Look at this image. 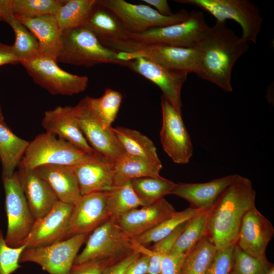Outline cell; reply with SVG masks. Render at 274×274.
Masks as SVG:
<instances>
[{"mask_svg": "<svg viewBox=\"0 0 274 274\" xmlns=\"http://www.w3.org/2000/svg\"><path fill=\"white\" fill-rule=\"evenodd\" d=\"M124 66L143 76L156 84L164 96L181 112V89L188 74L168 69L143 57H136L126 60Z\"/></svg>", "mask_w": 274, "mask_h": 274, "instance_id": "9a60e30c", "label": "cell"}, {"mask_svg": "<svg viewBox=\"0 0 274 274\" xmlns=\"http://www.w3.org/2000/svg\"><path fill=\"white\" fill-rule=\"evenodd\" d=\"M177 211L164 198L152 204L133 209L116 219L130 237H136L154 228Z\"/></svg>", "mask_w": 274, "mask_h": 274, "instance_id": "ffe728a7", "label": "cell"}, {"mask_svg": "<svg viewBox=\"0 0 274 274\" xmlns=\"http://www.w3.org/2000/svg\"><path fill=\"white\" fill-rule=\"evenodd\" d=\"M73 207V204L58 200L45 216L35 220L29 233L20 246L33 248L61 241Z\"/></svg>", "mask_w": 274, "mask_h": 274, "instance_id": "2e32d148", "label": "cell"}, {"mask_svg": "<svg viewBox=\"0 0 274 274\" xmlns=\"http://www.w3.org/2000/svg\"><path fill=\"white\" fill-rule=\"evenodd\" d=\"M266 274H274V266L273 264L269 269Z\"/></svg>", "mask_w": 274, "mask_h": 274, "instance_id": "7dc6e473", "label": "cell"}, {"mask_svg": "<svg viewBox=\"0 0 274 274\" xmlns=\"http://www.w3.org/2000/svg\"><path fill=\"white\" fill-rule=\"evenodd\" d=\"M85 25L100 42L127 40V32L116 16L97 2Z\"/></svg>", "mask_w": 274, "mask_h": 274, "instance_id": "484cf974", "label": "cell"}, {"mask_svg": "<svg viewBox=\"0 0 274 274\" xmlns=\"http://www.w3.org/2000/svg\"><path fill=\"white\" fill-rule=\"evenodd\" d=\"M149 6H151L156 8V10L160 14L168 16L173 13L168 3L166 0H142Z\"/></svg>", "mask_w": 274, "mask_h": 274, "instance_id": "bcb514c9", "label": "cell"}, {"mask_svg": "<svg viewBox=\"0 0 274 274\" xmlns=\"http://www.w3.org/2000/svg\"><path fill=\"white\" fill-rule=\"evenodd\" d=\"M107 204L110 217L115 219L133 209L145 206L133 189L130 181L115 186L108 191Z\"/></svg>", "mask_w": 274, "mask_h": 274, "instance_id": "d6a6232c", "label": "cell"}, {"mask_svg": "<svg viewBox=\"0 0 274 274\" xmlns=\"http://www.w3.org/2000/svg\"><path fill=\"white\" fill-rule=\"evenodd\" d=\"M185 253H169L162 261L161 274H180Z\"/></svg>", "mask_w": 274, "mask_h": 274, "instance_id": "b9f144b4", "label": "cell"}, {"mask_svg": "<svg viewBox=\"0 0 274 274\" xmlns=\"http://www.w3.org/2000/svg\"><path fill=\"white\" fill-rule=\"evenodd\" d=\"M0 120H4L1 105H0Z\"/></svg>", "mask_w": 274, "mask_h": 274, "instance_id": "c3c4849f", "label": "cell"}, {"mask_svg": "<svg viewBox=\"0 0 274 274\" xmlns=\"http://www.w3.org/2000/svg\"><path fill=\"white\" fill-rule=\"evenodd\" d=\"M29 144L16 135L4 120H0V160L2 179L12 177Z\"/></svg>", "mask_w": 274, "mask_h": 274, "instance_id": "d4e9b609", "label": "cell"}, {"mask_svg": "<svg viewBox=\"0 0 274 274\" xmlns=\"http://www.w3.org/2000/svg\"><path fill=\"white\" fill-rule=\"evenodd\" d=\"M141 255V253L135 251L123 259L105 267L101 274H125L130 265Z\"/></svg>", "mask_w": 274, "mask_h": 274, "instance_id": "7bdbcfd3", "label": "cell"}, {"mask_svg": "<svg viewBox=\"0 0 274 274\" xmlns=\"http://www.w3.org/2000/svg\"><path fill=\"white\" fill-rule=\"evenodd\" d=\"M56 61L85 67L102 63L124 66L126 62L119 58L117 52L104 45L85 25L62 32Z\"/></svg>", "mask_w": 274, "mask_h": 274, "instance_id": "277c9868", "label": "cell"}, {"mask_svg": "<svg viewBox=\"0 0 274 274\" xmlns=\"http://www.w3.org/2000/svg\"><path fill=\"white\" fill-rule=\"evenodd\" d=\"M104 268L101 264L95 262L74 264L70 274H101Z\"/></svg>", "mask_w": 274, "mask_h": 274, "instance_id": "ee69618b", "label": "cell"}, {"mask_svg": "<svg viewBox=\"0 0 274 274\" xmlns=\"http://www.w3.org/2000/svg\"><path fill=\"white\" fill-rule=\"evenodd\" d=\"M236 243L217 250L205 274H230L233 250Z\"/></svg>", "mask_w": 274, "mask_h": 274, "instance_id": "60d3db41", "label": "cell"}, {"mask_svg": "<svg viewBox=\"0 0 274 274\" xmlns=\"http://www.w3.org/2000/svg\"><path fill=\"white\" fill-rule=\"evenodd\" d=\"M101 6L112 12L127 32L139 33L148 29L180 23L186 20L190 12L182 9L166 16L149 5L133 4L124 0H97Z\"/></svg>", "mask_w": 274, "mask_h": 274, "instance_id": "ba28073f", "label": "cell"}, {"mask_svg": "<svg viewBox=\"0 0 274 274\" xmlns=\"http://www.w3.org/2000/svg\"><path fill=\"white\" fill-rule=\"evenodd\" d=\"M21 63L35 83L56 95H73L84 91L87 87L89 78L62 70L53 57L38 54Z\"/></svg>", "mask_w": 274, "mask_h": 274, "instance_id": "52a82bcc", "label": "cell"}, {"mask_svg": "<svg viewBox=\"0 0 274 274\" xmlns=\"http://www.w3.org/2000/svg\"><path fill=\"white\" fill-rule=\"evenodd\" d=\"M272 265L266 257L252 256L241 249L236 243L233 250L230 274H266Z\"/></svg>", "mask_w": 274, "mask_h": 274, "instance_id": "74e56055", "label": "cell"}, {"mask_svg": "<svg viewBox=\"0 0 274 274\" xmlns=\"http://www.w3.org/2000/svg\"><path fill=\"white\" fill-rule=\"evenodd\" d=\"M35 36L39 44V54L56 60L62 31L53 15L35 18L15 17Z\"/></svg>", "mask_w": 274, "mask_h": 274, "instance_id": "cb8c5ba5", "label": "cell"}, {"mask_svg": "<svg viewBox=\"0 0 274 274\" xmlns=\"http://www.w3.org/2000/svg\"><path fill=\"white\" fill-rule=\"evenodd\" d=\"M64 0H0V8L14 17L35 18L53 15Z\"/></svg>", "mask_w": 274, "mask_h": 274, "instance_id": "4dcf8cb0", "label": "cell"}, {"mask_svg": "<svg viewBox=\"0 0 274 274\" xmlns=\"http://www.w3.org/2000/svg\"><path fill=\"white\" fill-rule=\"evenodd\" d=\"M114 162L98 153L89 160L70 166L81 195L109 191L114 187Z\"/></svg>", "mask_w": 274, "mask_h": 274, "instance_id": "d6986e66", "label": "cell"}, {"mask_svg": "<svg viewBox=\"0 0 274 274\" xmlns=\"http://www.w3.org/2000/svg\"><path fill=\"white\" fill-rule=\"evenodd\" d=\"M0 21L7 23L14 31L15 40L12 46L20 63L39 54V44L35 36L9 12L1 8Z\"/></svg>", "mask_w": 274, "mask_h": 274, "instance_id": "f1b7e54d", "label": "cell"}, {"mask_svg": "<svg viewBox=\"0 0 274 274\" xmlns=\"http://www.w3.org/2000/svg\"><path fill=\"white\" fill-rule=\"evenodd\" d=\"M88 235L78 234L47 246L25 248L20 263H36L49 274H70L78 253Z\"/></svg>", "mask_w": 274, "mask_h": 274, "instance_id": "30bf717a", "label": "cell"}, {"mask_svg": "<svg viewBox=\"0 0 274 274\" xmlns=\"http://www.w3.org/2000/svg\"><path fill=\"white\" fill-rule=\"evenodd\" d=\"M33 170L47 182L58 200L74 204L81 197L76 177L70 166L44 165Z\"/></svg>", "mask_w": 274, "mask_h": 274, "instance_id": "603a6c76", "label": "cell"}, {"mask_svg": "<svg viewBox=\"0 0 274 274\" xmlns=\"http://www.w3.org/2000/svg\"><path fill=\"white\" fill-rule=\"evenodd\" d=\"M16 63H20V61L12 46L0 43V66Z\"/></svg>", "mask_w": 274, "mask_h": 274, "instance_id": "f6af8a7d", "label": "cell"}, {"mask_svg": "<svg viewBox=\"0 0 274 274\" xmlns=\"http://www.w3.org/2000/svg\"><path fill=\"white\" fill-rule=\"evenodd\" d=\"M130 183L136 194L145 206L152 204L170 194L176 184L161 176L134 179Z\"/></svg>", "mask_w": 274, "mask_h": 274, "instance_id": "836d02e7", "label": "cell"}, {"mask_svg": "<svg viewBox=\"0 0 274 274\" xmlns=\"http://www.w3.org/2000/svg\"><path fill=\"white\" fill-rule=\"evenodd\" d=\"M256 192L247 178L235 174L208 210L206 236L217 250L236 242L243 219L255 207Z\"/></svg>", "mask_w": 274, "mask_h": 274, "instance_id": "7a4b0ae2", "label": "cell"}, {"mask_svg": "<svg viewBox=\"0 0 274 274\" xmlns=\"http://www.w3.org/2000/svg\"><path fill=\"white\" fill-rule=\"evenodd\" d=\"M161 107L162 124L160 135L163 150L175 163L186 164L192 156L193 147L181 112L163 95Z\"/></svg>", "mask_w": 274, "mask_h": 274, "instance_id": "4fadbf2b", "label": "cell"}, {"mask_svg": "<svg viewBox=\"0 0 274 274\" xmlns=\"http://www.w3.org/2000/svg\"><path fill=\"white\" fill-rule=\"evenodd\" d=\"M108 191L82 195L74 204L62 239L73 236L89 234L109 217Z\"/></svg>", "mask_w": 274, "mask_h": 274, "instance_id": "5bb4252c", "label": "cell"}, {"mask_svg": "<svg viewBox=\"0 0 274 274\" xmlns=\"http://www.w3.org/2000/svg\"><path fill=\"white\" fill-rule=\"evenodd\" d=\"M210 26L202 12H190L185 21L165 26L151 28L142 33L127 32V40L143 44H158L195 48Z\"/></svg>", "mask_w": 274, "mask_h": 274, "instance_id": "8992f818", "label": "cell"}, {"mask_svg": "<svg viewBox=\"0 0 274 274\" xmlns=\"http://www.w3.org/2000/svg\"><path fill=\"white\" fill-rule=\"evenodd\" d=\"M73 108L84 137L95 152L114 162L125 154L112 127L106 128L102 125L90 107L86 96Z\"/></svg>", "mask_w": 274, "mask_h": 274, "instance_id": "7c38bea8", "label": "cell"}, {"mask_svg": "<svg viewBox=\"0 0 274 274\" xmlns=\"http://www.w3.org/2000/svg\"><path fill=\"white\" fill-rule=\"evenodd\" d=\"M86 97L90 107L102 125L106 128L111 127L122 102V94L108 88L99 97Z\"/></svg>", "mask_w": 274, "mask_h": 274, "instance_id": "8d00e7d4", "label": "cell"}, {"mask_svg": "<svg viewBox=\"0 0 274 274\" xmlns=\"http://www.w3.org/2000/svg\"><path fill=\"white\" fill-rule=\"evenodd\" d=\"M217 249L204 236L185 253L180 274H205Z\"/></svg>", "mask_w": 274, "mask_h": 274, "instance_id": "1f68e13d", "label": "cell"}, {"mask_svg": "<svg viewBox=\"0 0 274 274\" xmlns=\"http://www.w3.org/2000/svg\"><path fill=\"white\" fill-rule=\"evenodd\" d=\"M201 210H203L189 207L183 211H177L169 218L134 239L139 244L144 247L151 243H155L169 235L180 225L188 221Z\"/></svg>", "mask_w": 274, "mask_h": 274, "instance_id": "d590c367", "label": "cell"}, {"mask_svg": "<svg viewBox=\"0 0 274 274\" xmlns=\"http://www.w3.org/2000/svg\"><path fill=\"white\" fill-rule=\"evenodd\" d=\"M273 235L271 223L255 207L244 216L236 243L249 255L264 257L266 247Z\"/></svg>", "mask_w": 274, "mask_h": 274, "instance_id": "e0dca14e", "label": "cell"}, {"mask_svg": "<svg viewBox=\"0 0 274 274\" xmlns=\"http://www.w3.org/2000/svg\"><path fill=\"white\" fill-rule=\"evenodd\" d=\"M235 176V174L230 175L204 183H176L170 194L185 199L189 203L190 208L209 209L232 183Z\"/></svg>", "mask_w": 274, "mask_h": 274, "instance_id": "7402d4cb", "label": "cell"}, {"mask_svg": "<svg viewBox=\"0 0 274 274\" xmlns=\"http://www.w3.org/2000/svg\"><path fill=\"white\" fill-rule=\"evenodd\" d=\"M25 247L8 246L0 229V274H12L21 267L20 258Z\"/></svg>", "mask_w": 274, "mask_h": 274, "instance_id": "ab89813d", "label": "cell"}, {"mask_svg": "<svg viewBox=\"0 0 274 274\" xmlns=\"http://www.w3.org/2000/svg\"><path fill=\"white\" fill-rule=\"evenodd\" d=\"M248 43L229 28L225 21H217L195 47L200 53L195 74L225 92L232 91V68L247 51Z\"/></svg>", "mask_w": 274, "mask_h": 274, "instance_id": "6da1fadb", "label": "cell"}, {"mask_svg": "<svg viewBox=\"0 0 274 274\" xmlns=\"http://www.w3.org/2000/svg\"><path fill=\"white\" fill-rule=\"evenodd\" d=\"M16 174L34 218L43 217L58 200L55 194L33 170L18 168Z\"/></svg>", "mask_w": 274, "mask_h": 274, "instance_id": "44dd1931", "label": "cell"}, {"mask_svg": "<svg viewBox=\"0 0 274 274\" xmlns=\"http://www.w3.org/2000/svg\"><path fill=\"white\" fill-rule=\"evenodd\" d=\"M186 222L180 225L168 236L154 243L151 249H148L150 261L147 274H161L162 259L170 253L176 239L184 228Z\"/></svg>", "mask_w": 274, "mask_h": 274, "instance_id": "f35d334b", "label": "cell"}, {"mask_svg": "<svg viewBox=\"0 0 274 274\" xmlns=\"http://www.w3.org/2000/svg\"><path fill=\"white\" fill-rule=\"evenodd\" d=\"M134 246L135 239L122 229L116 219L109 217L88 235L74 264L95 262L105 268L136 251Z\"/></svg>", "mask_w": 274, "mask_h": 274, "instance_id": "3957f363", "label": "cell"}, {"mask_svg": "<svg viewBox=\"0 0 274 274\" xmlns=\"http://www.w3.org/2000/svg\"><path fill=\"white\" fill-rule=\"evenodd\" d=\"M42 124L46 132L62 139L86 154L95 152L88 144L78 124L73 107L58 106L45 112Z\"/></svg>", "mask_w": 274, "mask_h": 274, "instance_id": "ac0fdd59", "label": "cell"}, {"mask_svg": "<svg viewBox=\"0 0 274 274\" xmlns=\"http://www.w3.org/2000/svg\"><path fill=\"white\" fill-rule=\"evenodd\" d=\"M178 3L192 5L208 11L218 21L232 19L242 28L241 38L256 43L263 18L257 5L249 0H175Z\"/></svg>", "mask_w": 274, "mask_h": 274, "instance_id": "9c48e42d", "label": "cell"}, {"mask_svg": "<svg viewBox=\"0 0 274 274\" xmlns=\"http://www.w3.org/2000/svg\"><path fill=\"white\" fill-rule=\"evenodd\" d=\"M114 186L134 179L159 177L162 163L148 161L125 153L114 162Z\"/></svg>", "mask_w": 274, "mask_h": 274, "instance_id": "4316f807", "label": "cell"}, {"mask_svg": "<svg viewBox=\"0 0 274 274\" xmlns=\"http://www.w3.org/2000/svg\"><path fill=\"white\" fill-rule=\"evenodd\" d=\"M94 155H88L46 131L29 142L18 168L33 170L44 165L73 166L89 160Z\"/></svg>", "mask_w": 274, "mask_h": 274, "instance_id": "5b68a950", "label": "cell"}, {"mask_svg": "<svg viewBox=\"0 0 274 274\" xmlns=\"http://www.w3.org/2000/svg\"><path fill=\"white\" fill-rule=\"evenodd\" d=\"M2 180L8 221L5 239L8 246L17 247L28 235L35 219L28 205L16 172L12 177Z\"/></svg>", "mask_w": 274, "mask_h": 274, "instance_id": "8fae6325", "label": "cell"}, {"mask_svg": "<svg viewBox=\"0 0 274 274\" xmlns=\"http://www.w3.org/2000/svg\"><path fill=\"white\" fill-rule=\"evenodd\" d=\"M112 130L128 155L153 162H161L153 142L141 132L124 127Z\"/></svg>", "mask_w": 274, "mask_h": 274, "instance_id": "83f0119b", "label": "cell"}, {"mask_svg": "<svg viewBox=\"0 0 274 274\" xmlns=\"http://www.w3.org/2000/svg\"><path fill=\"white\" fill-rule=\"evenodd\" d=\"M97 0H64L54 16L61 31L85 25Z\"/></svg>", "mask_w": 274, "mask_h": 274, "instance_id": "f546056e", "label": "cell"}, {"mask_svg": "<svg viewBox=\"0 0 274 274\" xmlns=\"http://www.w3.org/2000/svg\"><path fill=\"white\" fill-rule=\"evenodd\" d=\"M208 210L200 211L186 222L169 253H185L206 235Z\"/></svg>", "mask_w": 274, "mask_h": 274, "instance_id": "e575fe53", "label": "cell"}]
</instances>
